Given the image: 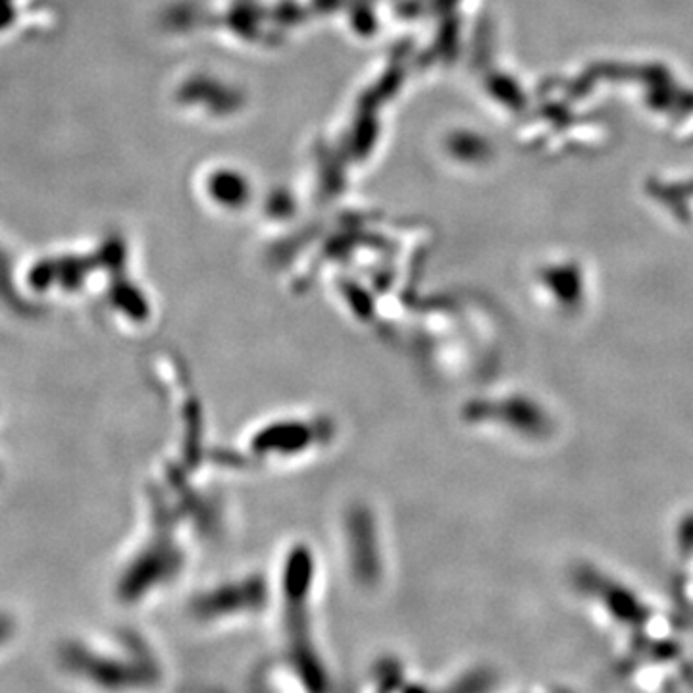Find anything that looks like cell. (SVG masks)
Here are the masks:
<instances>
[{
  "instance_id": "1",
  "label": "cell",
  "mask_w": 693,
  "mask_h": 693,
  "mask_svg": "<svg viewBox=\"0 0 693 693\" xmlns=\"http://www.w3.org/2000/svg\"><path fill=\"white\" fill-rule=\"evenodd\" d=\"M56 664L81 693H164L171 678L170 662L160 647L133 630L64 639Z\"/></svg>"
},
{
  "instance_id": "2",
  "label": "cell",
  "mask_w": 693,
  "mask_h": 693,
  "mask_svg": "<svg viewBox=\"0 0 693 693\" xmlns=\"http://www.w3.org/2000/svg\"><path fill=\"white\" fill-rule=\"evenodd\" d=\"M360 693H434V685L398 655H382L368 667Z\"/></svg>"
},
{
  "instance_id": "3",
  "label": "cell",
  "mask_w": 693,
  "mask_h": 693,
  "mask_svg": "<svg viewBox=\"0 0 693 693\" xmlns=\"http://www.w3.org/2000/svg\"><path fill=\"white\" fill-rule=\"evenodd\" d=\"M498 678L488 667H467L441 682H432L434 693H491Z\"/></svg>"
},
{
  "instance_id": "4",
  "label": "cell",
  "mask_w": 693,
  "mask_h": 693,
  "mask_svg": "<svg viewBox=\"0 0 693 693\" xmlns=\"http://www.w3.org/2000/svg\"><path fill=\"white\" fill-rule=\"evenodd\" d=\"M18 623L14 615L0 608V653L16 639Z\"/></svg>"
},
{
  "instance_id": "5",
  "label": "cell",
  "mask_w": 693,
  "mask_h": 693,
  "mask_svg": "<svg viewBox=\"0 0 693 693\" xmlns=\"http://www.w3.org/2000/svg\"><path fill=\"white\" fill-rule=\"evenodd\" d=\"M193 693H204V692H193Z\"/></svg>"
}]
</instances>
